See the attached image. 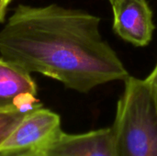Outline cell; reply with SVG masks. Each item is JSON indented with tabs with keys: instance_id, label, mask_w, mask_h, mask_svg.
<instances>
[{
	"instance_id": "obj_6",
	"label": "cell",
	"mask_w": 157,
	"mask_h": 156,
	"mask_svg": "<svg viewBox=\"0 0 157 156\" xmlns=\"http://www.w3.org/2000/svg\"><path fill=\"white\" fill-rule=\"evenodd\" d=\"M46 156H116L111 127L80 134L61 135L46 149Z\"/></svg>"
},
{
	"instance_id": "obj_7",
	"label": "cell",
	"mask_w": 157,
	"mask_h": 156,
	"mask_svg": "<svg viewBox=\"0 0 157 156\" xmlns=\"http://www.w3.org/2000/svg\"><path fill=\"white\" fill-rule=\"evenodd\" d=\"M33 109H28V108L0 109V146L6 141V139L10 135V133L14 131V129L17 126V124L23 120V118Z\"/></svg>"
},
{
	"instance_id": "obj_10",
	"label": "cell",
	"mask_w": 157,
	"mask_h": 156,
	"mask_svg": "<svg viewBox=\"0 0 157 156\" xmlns=\"http://www.w3.org/2000/svg\"><path fill=\"white\" fill-rule=\"evenodd\" d=\"M19 156H46L44 153H34V154H23Z\"/></svg>"
},
{
	"instance_id": "obj_8",
	"label": "cell",
	"mask_w": 157,
	"mask_h": 156,
	"mask_svg": "<svg viewBox=\"0 0 157 156\" xmlns=\"http://www.w3.org/2000/svg\"><path fill=\"white\" fill-rule=\"evenodd\" d=\"M145 80H146L147 84L149 85L154 96L157 98V63L155 64V67L154 68L152 73L147 76V78Z\"/></svg>"
},
{
	"instance_id": "obj_2",
	"label": "cell",
	"mask_w": 157,
	"mask_h": 156,
	"mask_svg": "<svg viewBox=\"0 0 157 156\" xmlns=\"http://www.w3.org/2000/svg\"><path fill=\"white\" fill-rule=\"evenodd\" d=\"M124 82L111 126L116 156H157V98L145 79Z\"/></svg>"
},
{
	"instance_id": "obj_1",
	"label": "cell",
	"mask_w": 157,
	"mask_h": 156,
	"mask_svg": "<svg viewBox=\"0 0 157 156\" xmlns=\"http://www.w3.org/2000/svg\"><path fill=\"white\" fill-rule=\"evenodd\" d=\"M99 24L98 17L80 9L20 4L0 29V57L80 93L125 81L130 74Z\"/></svg>"
},
{
	"instance_id": "obj_12",
	"label": "cell",
	"mask_w": 157,
	"mask_h": 156,
	"mask_svg": "<svg viewBox=\"0 0 157 156\" xmlns=\"http://www.w3.org/2000/svg\"><path fill=\"white\" fill-rule=\"evenodd\" d=\"M109 2H110V3H111V2H112V1H113V0H109Z\"/></svg>"
},
{
	"instance_id": "obj_9",
	"label": "cell",
	"mask_w": 157,
	"mask_h": 156,
	"mask_svg": "<svg viewBox=\"0 0 157 156\" xmlns=\"http://www.w3.org/2000/svg\"><path fill=\"white\" fill-rule=\"evenodd\" d=\"M7 6H8L6 4L5 0H0V23H3L5 21Z\"/></svg>"
},
{
	"instance_id": "obj_3",
	"label": "cell",
	"mask_w": 157,
	"mask_h": 156,
	"mask_svg": "<svg viewBox=\"0 0 157 156\" xmlns=\"http://www.w3.org/2000/svg\"><path fill=\"white\" fill-rule=\"evenodd\" d=\"M61 119L40 106L29 112L0 146V156L44 153L61 135Z\"/></svg>"
},
{
	"instance_id": "obj_11",
	"label": "cell",
	"mask_w": 157,
	"mask_h": 156,
	"mask_svg": "<svg viewBox=\"0 0 157 156\" xmlns=\"http://www.w3.org/2000/svg\"><path fill=\"white\" fill-rule=\"evenodd\" d=\"M11 1H12V0H5V2H6V4L7 6H8V5L10 4V2H11Z\"/></svg>"
},
{
	"instance_id": "obj_5",
	"label": "cell",
	"mask_w": 157,
	"mask_h": 156,
	"mask_svg": "<svg viewBox=\"0 0 157 156\" xmlns=\"http://www.w3.org/2000/svg\"><path fill=\"white\" fill-rule=\"evenodd\" d=\"M37 92L29 73L0 57V109L40 107Z\"/></svg>"
},
{
	"instance_id": "obj_4",
	"label": "cell",
	"mask_w": 157,
	"mask_h": 156,
	"mask_svg": "<svg viewBox=\"0 0 157 156\" xmlns=\"http://www.w3.org/2000/svg\"><path fill=\"white\" fill-rule=\"evenodd\" d=\"M113 29L127 42L144 47L152 40L155 24L146 0H113Z\"/></svg>"
}]
</instances>
